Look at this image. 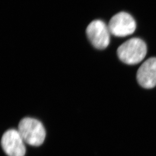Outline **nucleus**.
I'll list each match as a JSON object with an SVG mask.
<instances>
[{"instance_id":"nucleus-1","label":"nucleus","mask_w":156,"mask_h":156,"mask_svg":"<svg viewBox=\"0 0 156 156\" xmlns=\"http://www.w3.org/2000/svg\"><path fill=\"white\" fill-rule=\"evenodd\" d=\"M147 52L146 43L140 38L134 37L123 43L117 49V55L124 63L135 65L144 59Z\"/></svg>"},{"instance_id":"nucleus-2","label":"nucleus","mask_w":156,"mask_h":156,"mask_svg":"<svg viewBox=\"0 0 156 156\" xmlns=\"http://www.w3.org/2000/svg\"><path fill=\"white\" fill-rule=\"evenodd\" d=\"M18 131L24 141L31 146H41L46 137L43 124L34 118L27 117L21 120Z\"/></svg>"},{"instance_id":"nucleus-3","label":"nucleus","mask_w":156,"mask_h":156,"mask_svg":"<svg viewBox=\"0 0 156 156\" xmlns=\"http://www.w3.org/2000/svg\"><path fill=\"white\" fill-rule=\"evenodd\" d=\"M86 33L90 42L97 49L103 50L109 46L111 33L108 26L103 21L96 20L90 23Z\"/></svg>"},{"instance_id":"nucleus-4","label":"nucleus","mask_w":156,"mask_h":156,"mask_svg":"<svg viewBox=\"0 0 156 156\" xmlns=\"http://www.w3.org/2000/svg\"><path fill=\"white\" fill-rule=\"evenodd\" d=\"M134 18L126 12H121L114 15L108 25L111 34L116 37H124L134 33L136 29Z\"/></svg>"},{"instance_id":"nucleus-5","label":"nucleus","mask_w":156,"mask_h":156,"mask_svg":"<svg viewBox=\"0 0 156 156\" xmlns=\"http://www.w3.org/2000/svg\"><path fill=\"white\" fill-rule=\"evenodd\" d=\"M1 146L9 156H24L26 153L24 141L18 130L10 129L3 134Z\"/></svg>"},{"instance_id":"nucleus-6","label":"nucleus","mask_w":156,"mask_h":156,"mask_svg":"<svg viewBox=\"0 0 156 156\" xmlns=\"http://www.w3.org/2000/svg\"><path fill=\"white\" fill-rule=\"evenodd\" d=\"M136 78L144 88H152L156 86V57L147 59L137 70Z\"/></svg>"}]
</instances>
